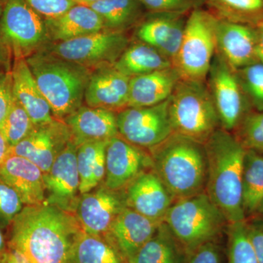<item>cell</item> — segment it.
<instances>
[{
	"instance_id": "cell-1",
	"label": "cell",
	"mask_w": 263,
	"mask_h": 263,
	"mask_svg": "<svg viewBox=\"0 0 263 263\" xmlns=\"http://www.w3.org/2000/svg\"><path fill=\"white\" fill-rule=\"evenodd\" d=\"M11 224L8 247L29 263H75L83 231L75 213L46 202L25 205Z\"/></svg>"
},
{
	"instance_id": "cell-2",
	"label": "cell",
	"mask_w": 263,
	"mask_h": 263,
	"mask_svg": "<svg viewBox=\"0 0 263 263\" xmlns=\"http://www.w3.org/2000/svg\"><path fill=\"white\" fill-rule=\"evenodd\" d=\"M207 179L205 193L228 224L246 221L242 177L246 149L230 132L219 128L205 144Z\"/></svg>"
},
{
	"instance_id": "cell-3",
	"label": "cell",
	"mask_w": 263,
	"mask_h": 263,
	"mask_svg": "<svg viewBox=\"0 0 263 263\" xmlns=\"http://www.w3.org/2000/svg\"><path fill=\"white\" fill-rule=\"evenodd\" d=\"M152 169L175 200L205 193L207 157L205 146L173 133L149 149Z\"/></svg>"
},
{
	"instance_id": "cell-4",
	"label": "cell",
	"mask_w": 263,
	"mask_h": 263,
	"mask_svg": "<svg viewBox=\"0 0 263 263\" xmlns=\"http://www.w3.org/2000/svg\"><path fill=\"white\" fill-rule=\"evenodd\" d=\"M25 59L53 117L64 120L82 106L93 70L44 48Z\"/></svg>"
},
{
	"instance_id": "cell-5",
	"label": "cell",
	"mask_w": 263,
	"mask_h": 263,
	"mask_svg": "<svg viewBox=\"0 0 263 263\" xmlns=\"http://www.w3.org/2000/svg\"><path fill=\"white\" fill-rule=\"evenodd\" d=\"M169 114L174 133L202 144L221 128L205 82L181 79L170 98Z\"/></svg>"
},
{
	"instance_id": "cell-6",
	"label": "cell",
	"mask_w": 263,
	"mask_h": 263,
	"mask_svg": "<svg viewBox=\"0 0 263 263\" xmlns=\"http://www.w3.org/2000/svg\"><path fill=\"white\" fill-rule=\"evenodd\" d=\"M163 221L188 252L212 241L228 223L205 193L176 200Z\"/></svg>"
},
{
	"instance_id": "cell-7",
	"label": "cell",
	"mask_w": 263,
	"mask_h": 263,
	"mask_svg": "<svg viewBox=\"0 0 263 263\" xmlns=\"http://www.w3.org/2000/svg\"><path fill=\"white\" fill-rule=\"evenodd\" d=\"M217 17L198 8L186 19L174 67L183 80L205 82L216 52Z\"/></svg>"
},
{
	"instance_id": "cell-8",
	"label": "cell",
	"mask_w": 263,
	"mask_h": 263,
	"mask_svg": "<svg viewBox=\"0 0 263 263\" xmlns=\"http://www.w3.org/2000/svg\"><path fill=\"white\" fill-rule=\"evenodd\" d=\"M0 37L13 60L27 58L49 43L45 19L24 0H8L0 17Z\"/></svg>"
},
{
	"instance_id": "cell-9",
	"label": "cell",
	"mask_w": 263,
	"mask_h": 263,
	"mask_svg": "<svg viewBox=\"0 0 263 263\" xmlns=\"http://www.w3.org/2000/svg\"><path fill=\"white\" fill-rule=\"evenodd\" d=\"M129 45V39L124 32L103 29L70 41L48 43L42 48L94 70L114 65Z\"/></svg>"
},
{
	"instance_id": "cell-10",
	"label": "cell",
	"mask_w": 263,
	"mask_h": 263,
	"mask_svg": "<svg viewBox=\"0 0 263 263\" xmlns=\"http://www.w3.org/2000/svg\"><path fill=\"white\" fill-rule=\"evenodd\" d=\"M206 79L221 129L234 130L250 111L236 71L216 52Z\"/></svg>"
},
{
	"instance_id": "cell-11",
	"label": "cell",
	"mask_w": 263,
	"mask_h": 263,
	"mask_svg": "<svg viewBox=\"0 0 263 263\" xmlns=\"http://www.w3.org/2000/svg\"><path fill=\"white\" fill-rule=\"evenodd\" d=\"M169 100L151 107H128L117 114L119 135L141 148L158 146L174 133Z\"/></svg>"
},
{
	"instance_id": "cell-12",
	"label": "cell",
	"mask_w": 263,
	"mask_h": 263,
	"mask_svg": "<svg viewBox=\"0 0 263 263\" xmlns=\"http://www.w3.org/2000/svg\"><path fill=\"white\" fill-rule=\"evenodd\" d=\"M71 140L72 135L65 121L55 118L47 124L34 125L27 138L10 147L9 153L27 159L46 174Z\"/></svg>"
},
{
	"instance_id": "cell-13",
	"label": "cell",
	"mask_w": 263,
	"mask_h": 263,
	"mask_svg": "<svg viewBox=\"0 0 263 263\" xmlns=\"http://www.w3.org/2000/svg\"><path fill=\"white\" fill-rule=\"evenodd\" d=\"M78 147L71 140L60 152L49 171L43 174L46 203L72 213H75L79 201L78 193H80Z\"/></svg>"
},
{
	"instance_id": "cell-14",
	"label": "cell",
	"mask_w": 263,
	"mask_h": 263,
	"mask_svg": "<svg viewBox=\"0 0 263 263\" xmlns=\"http://www.w3.org/2000/svg\"><path fill=\"white\" fill-rule=\"evenodd\" d=\"M150 167L149 153L124 140L120 136L109 140L105 156V186L121 191L143 171Z\"/></svg>"
},
{
	"instance_id": "cell-15",
	"label": "cell",
	"mask_w": 263,
	"mask_h": 263,
	"mask_svg": "<svg viewBox=\"0 0 263 263\" xmlns=\"http://www.w3.org/2000/svg\"><path fill=\"white\" fill-rule=\"evenodd\" d=\"M123 190L126 207L155 221H163L166 213L176 201L152 169L142 172Z\"/></svg>"
},
{
	"instance_id": "cell-16",
	"label": "cell",
	"mask_w": 263,
	"mask_h": 263,
	"mask_svg": "<svg viewBox=\"0 0 263 263\" xmlns=\"http://www.w3.org/2000/svg\"><path fill=\"white\" fill-rule=\"evenodd\" d=\"M104 185L94 192L81 194L75 214L85 233L105 235L114 219L125 207L122 195Z\"/></svg>"
},
{
	"instance_id": "cell-17",
	"label": "cell",
	"mask_w": 263,
	"mask_h": 263,
	"mask_svg": "<svg viewBox=\"0 0 263 263\" xmlns=\"http://www.w3.org/2000/svg\"><path fill=\"white\" fill-rule=\"evenodd\" d=\"M255 26L217 18L216 52L237 71L258 61Z\"/></svg>"
},
{
	"instance_id": "cell-18",
	"label": "cell",
	"mask_w": 263,
	"mask_h": 263,
	"mask_svg": "<svg viewBox=\"0 0 263 263\" xmlns=\"http://www.w3.org/2000/svg\"><path fill=\"white\" fill-rule=\"evenodd\" d=\"M129 81L114 65L95 69L85 91V103L91 108L121 111L128 107Z\"/></svg>"
},
{
	"instance_id": "cell-19",
	"label": "cell",
	"mask_w": 263,
	"mask_h": 263,
	"mask_svg": "<svg viewBox=\"0 0 263 263\" xmlns=\"http://www.w3.org/2000/svg\"><path fill=\"white\" fill-rule=\"evenodd\" d=\"M162 222L125 206L114 219L104 236L128 262L155 234Z\"/></svg>"
},
{
	"instance_id": "cell-20",
	"label": "cell",
	"mask_w": 263,
	"mask_h": 263,
	"mask_svg": "<svg viewBox=\"0 0 263 263\" xmlns=\"http://www.w3.org/2000/svg\"><path fill=\"white\" fill-rule=\"evenodd\" d=\"M186 13H150L142 19L136 29V36L171 60L179 51L186 19Z\"/></svg>"
},
{
	"instance_id": "cell-21",
	"label": "cell",
	"mask_w": 263,
	"mask_h": 263,
	"mask_svg": "<svg viewBox=\"0 0 263 263\" xmlns=\"http://www.w3.org/2000/svg\"><path fill=\"white\" fill-rule=\"evenodd\" d=\"M0 179L14 189L24 205L46 202L43 171L27 159L9 153L0 164Z\"/></svg>"
},
{
	"instance_id": "cell-22",
	"label": "cell",
	"mask_w": 263,
	"mask_h": 263,
	"mask_svg": "<svg viewBox=\"0 0 263 263\" xmlns=\"http://www.w3.org/2000/svg\"><path fill=\"white\" fill-rule=\"evenodd\" d=\"M64 121L78 146L89 142L109 141L119 136L117 114L105 109L82 105Z\"/></svg>"
},
{
	"instance_id": "cell-23",
	"label": "cell",
	"mask_w": 263,
	"mask_h": 263,
	"mask_svg": "<svg viewBox=\"0 0 263 263\" xmlns=\"http://www.w3.org/2000/svg\"><path fill=\"white\" fill-rule=\"evenodd\" d=\"M13 96L25 109L34 125H41L55 119L29 69L25 58L14 59L11 68Z\"/></svg>"
},
{
	"instance_id": "cell-24",
	"label": "cell",
	"mask_w": 263,
	"mask_h": 263,
	"mask_svg": "<svg viewBox=\"0 0 263 263\" xmlns=\"http://www.w3.org/2000/svg\"><path fill=\"white\" fill-rule=\"evenodd\" d=\"M180 80L174 67L131 78L128 107L142 108L163 103L171 98Z\"/></svg>"
},
{
	"instance_id": "cell-25",
	"label": "cell",
	"mask_w": 263,
	"mask_h": 263,
	"mask_svg": "<svg viewBox=\"0 0 263 263\" xmlns=\"http://www.w3.org/2000/svg\"><path fill=\"white\" fill-rule=\"evenodd\" d=\"M49 43L64 42L104 29L103 19L87 5L77 4L56 18L45 19Z\"/></svg>"
},
{
	"instance_id": "cell-26",
	"label": "cell",
	"mask_w": 263,
	"mask_h": 263,
	"mask_svg": "<svg viewBox=\"0 0 263 263\" xmlns=\"http://www.w3.org/2000/svg\"><path fill=\"white\" fill-rule=\"evenodd\" d=\"M114 66L130 79L174 67L167 57L141 41L129 45Z\"/></svg>"
},
{
	"instance_id": "cell-27",
	"label": "cell",
	"mask_w": 263,
	"mask_h": 263,
	"mask_svg": "<svg viewBox=\"0 0 263 263\" xmlns=\"http://www.w3.org/2000/svg\"><path fill=\"white\" fill-rule=\"evenodd\" d=\"M85 5L101 17L104 29L119 32L139 23L145 9L139 0H99Z\"/></svg>"
},
{
	"instance_id": "cell-28",
	"label": "cell",
	"mask_w": 263,
	"mask_h": 263,
	"mask_svg": "<svg viewBox=\"0 0 263 263\" xmlns=\"http://www.w3.org/2000/svg\"><path fill=\"white\" fill-rule=\"evenodd\" d=\"M108 141L89 142L78 147L77 165L81 194L89 193L105 179V156Z\"/></svg>"
},
{
	"instance_id": "cell-29",
	"label": "cell",
	"mask_w": 263,
	"mask_h": 263,
	"mask_svg": "<svg viewBox=\"0 0 263 263\" xmlns=\"http://www.w3.org/2000/svg\"><path fill=\"white\" fill-rule=\"evenodd\" d=\"M242 200L246 216L258 212L263 200V155L252 150H246Z\"/></svg>"
},
{
	"instance_id": "cell-30",
	"label": "cell",
	"mask_w": 263,
	"mask_h": 263,
	"mask_svg": "<svg viewBox=\"0 0 263 263\" xmlns=\"http://www.w3.org/2000/svg\"><path fill=\"white\" fill-rule=\"evenodd\" d=\"M176 238L162 221L155 234L141 247L128 263H178Z\"/></svg>"
},
{
	"instance_id": "cell-31",
	"label": "cell",
	"mask_w": 263,
	"mask_h": 263,
	"mask_svg": "<svg viewBox=\"0 0 263 263\" xmlns=\"http://www.w3.org/2000/svg\"><path fill=\"white\" fill-rule=\"evenodd\" d=\"M75 263H124L115 247L103 235L82 231L76 245Z\"/></svg>"
},
{
	"instance_id": "cell-32",
	"label": "cell",
	"mask_w": 263,
	"mask_h": 263,
	"mask_svg": "<svg viewBox=\"0 0 263 263\" xmlns=\"http://www.w3.org/2000/svg\"><path fill=\"white\" fill-rule=\"evenodd\" d=\"M217 18L255 26L263 21V0H205Z\"/></svg>"
},
{
	"instance_id": "cell-33",
	"label": "cell",
	"mask_w": 263,
	"mask_h": 263,
	"mask_svg": "<svg viewBox=\"0 0 263 263\" xmlns=\"http://www.w3.org/2000/svg\"><path fill=\"white\" fill-rule=\"evenodd\" d=\"M34 127L28 114L14 98L9 111L0 124V133L10 148L27 138Z\"/></svg>"
},
{
	"instance_id": "cell-34",
	"label": "cell",
	"mask_w": 263,
	"mask_h": 263,
	"mask_svg": "<svg viewBox=\"0 0 263 263\" xmlns=\"http://www.w3.org/2000/svg\"><path fill=\"white\" fill-rule=\"evenodd\" d=\"M246 221L228 224L229 263H259L249 240Z\"/></svg>"
},
{
	"instance_id": "cell-35",
	"label": "cell",
	"mask_w": 263,
	"mask_h": 263,
	"mask_svg": "<svg viewBox=\"0 0 263 263\" xmlns=\"http://www.w3.org/2000/svg\"><path fill=\"white\" fill-rule=\"evenodd\" d=\"M235 130V138L246 150L263 155V110L249 111Z\"/></svg>"
},
{
	"instance_id": "cell-36",
	"label": "cell",
	"mask_w": 263,
	"mask_h": 263,
	"mask_svg": "<svg viewBox=\"0 0 263 263\" xmlns=\"http://www.w3.org/2000/svg\"><path fill=\"white\" fill-rule=\"evenodd\" d=\"M249 101L257 110H263V64L257 61L237 70Z\"/></svg>"
},
{
	"instance_id": "cell-37",
	"label": "cell",
	"mask_w": 263,
	"mask_h": 263,
	"mask_svg": "<svg viewBox=\"0 0 263 263\" xmlns=\"http://www.w3.org/2000/svg\"><path fill=\"white\" fill-rule=\"evenodd\" d=\"M149 13H186L205 4V0H139Z\"/></svg>"
},
{
	"instance_id": "cell-38",
	"label": "cell",
	"mask_w": 263,
	"mask_h": 263,
	"mask_svg": "<svg viewBox=\"0 0 263 263\" xmlns=\"http://www.w3.org/2000/svg\"><path fill=\"white\" fill-rule=\"evenodd\" d=\"M23 202L14 189L0 179V216L8 222L24 209Z\"/></svg>"
},
{
	"instance_id": "cell-39",
	"label": "cell",
	"mask_w": 263,
	"mask_h": 263,
	"mask_svg": "<svg viewBox=\"0 0 263 263\" xmlns=\"http://www.w3.org/2000/svg\"><path fill=\"white\" fill-rule=\"evenodd\" d=\"M44 19L60 16L74 5L76 0H24Z\"/></svg>"
},
{
	"instance_id": "cell-40",
	"label": "cell",
	"mask_w": 263,
	"mask_h": 263,
	"mask_svg": "<svg viewBox=\"0 0 263 263\" xmlns=\"http://www.w3.org/2000/svg\"><path fill=\"white\" fill-rule=\"evenodd\" d=\"M13 100L11 70L0 72V124L9 111Z\"/></svg>"
},
{
	"instance_id": "cell-41",
	"label": "cell",
	"mask_w": 263,
	"mask_h": 263,
	"mask_svg": "<svg viewBox=\"0 0 263 263\" xmlns=\"http://www.w3.org/2000/svg\"><path fill=\"white\" fill-rule=\"evenodd\" d=\"M190 253L186 263H220L219 250L212 241L200 245Z\"/></svg>"
},
{
	"instance_id": "cell-42",
	"label": "cell",
	"mask_w": 263,
	"mask_h": 263,
	"mask_svg": "<svg viewBox=\"0 0 263 263\" xmlns=\"http://www.w3.org/2000/svg\"><path fill=\"white\" fill-rule=\"evenodd\" d=\"M246 223L249 240L259 263H263V220L246 221Z\"/></svg>"
},
{
	"instance_id": "cell-43",
	"label": "cell",
	"mask_w": 263,
	"mask_h": 263,
	"mask_svg": "<svg viewBox=\"0 0 263 263\" xmlns=\"http://www.w3.org/2000/svg\"><path fill=\"white\" fill-rule=\"evenodd\" d=\"M13 60L9 48L0 37V72L11 70Z\"/></svg>"
},
{
	"instance_id": "cell-44",
	"label": "cell",
	"mask_w": 263,
	"mask_h": 263,
	"mask_svg": "<svg viewBox=\"0 0 263 263\" xmlns=\"http://www.w3.org/2000/svg\"><path fill=\"white\" fill-rule=\"evenodd\" d=\"M0 263H29L18 251L8 247L0 254Z\"/></svg>"
},
{
	"instance_id": "cell-45",
	"label": "cell",
	"mask_w": 263,
	"mask_h": 263,
	"mask_svg": "<svg viewBox=\"0 0 263 263\" xmlns=\"http://www.w3.org/2000/svg\"><path fill=\"white\" fill-rule=\"evenodd\" d=\"M257 31V57L263 64V21L255 25Z\"/></svg>"
},
{
	"instance_id": "cell-46",
	"label": "cell",
	"mask_w": 263,
	"mask_h": 263,
	"mask_svg": "<svg viewBox=\"0 0 263 263\" xmlns=\"http://www.w3.org/2000/svg\"><path fill=\"white\" fill-rule=\"evenodd\" d=\"M10 146L0 133V164L3 163L7 156L9 155Z\"/></svg>"
},
{
	"instance_id": "cell-47",
	"label": "cell",
	"mask_w": 263,
	"mask_h": 263,
	"mask_svg": "<svg viewBox=\"0 0 263 263\" xmlns=\"http://www.w3.org/2000/svg\"><path fill=\"white\" fill-rule=\"evenodd\" d=\"M5 249H6V247H5L4 236H3V233H2L1 230H0V254L3 253Z\"/></svg>"
},
{
	"instance_id": "cell-48",
	"label": "cell",
	"mask_w": 263,
	"mask_h": 263,
	"mask_svg": "<svg viewBox=\"0 0 263 263\" xmlns=\"http://www.w3.org/2000/svg\"><path fill=\"white\" fill-rule=\"evenodd\" d=\"M78 4H89V3H95L99 0H76Z\"/></svg>"
},
{
	"instance_id": "cell-49",
	"label": "cell",
	"mask_w": 263,
	"mask_h": 263,
	"mask_svg": "<svg viewBox=\"0 0 263 263\" xmlns=\"http://www.w3.org/2000/svg\"><path fill=\"white\" fill-rule=\"evenodd\" d=\"M8 0H0V17H1L2 13H3V10H4L5 5Z\"/></svg>"
},
{
	"instance_id": "cell-50",
	"label": "cell",
	"mask_w": 263,
	"mask_h": 263,
	"mask_svg": "<svg viewBox=\"0 0 263 263\" xmlns=\"http://www.w3.org/2000/svg\"><path fill=\"white\" fill-rule=\"evenodd\" d=\"M258 213L263 216V200L262 203H261L260 207H259Z\"/></svg>"
}]
</instances>
